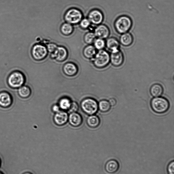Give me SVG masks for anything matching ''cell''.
Instances as JSON below:
<instances>
[{"label":"cell","mask_w":174,"mask_h":174,"mask_svg":"<svg viewBox=\"0 0 174 174\" xmlns=\"http://www.w3.org/2000/svg\"><path fill=\"white\" fill-rule=\"evenodd\" d=\"M133 25L132 20L128 16L123 15L118 17L114 22V27L117 32L122 34L128 33Z\"/></svg>","instance_id":"obj_1"},{"label":"cell","mask_w":174,"mask_h":174,"mask_svg":"<svg viewBox=\"0 0 174 174\" xmlns=\"http://www.w3.org/2000/svg\"><path fill=\"white\" fill-rule=\"evenodd\" d=\"M150 106L154 112L158 114H163L168 111L170 107L168 100L164 97H158L152 99Z\"/></svg>","instance_id":"obj_2"},{"label":"cell","mask_w":174,"mask_h":174,"mask_svg":"<svg viewBox=\"0 0 174 174\" xmlns=\"http://www.w3.org/2000/svg\"><path fill=\"white\" fill-rule=\"evenodd\" d=\"M95 67L99 69L106 67L110 63V54L104 49L100 50L92 59Z\"/></svg>","instance_id":"obj_3"},{"label":"cell","mask_w":174,"mask_h":174,"mask_svg":"<svg viewBox=\"0 0 174 174\" xmlns=\"http://www.w3.org/2000/svg\"><path fill=\"white\" fill-rule=\"evenodd\" d=\"M26 78L24 74L20 71H15L8 78L7 82L11 88H19L25 83Z\"/></svg>","instance_id":"obj_4"},{"label":"cell","mask_w":174,"mask_h":174,"mask_svg":"<svg viewBox=\"0 0 174 174\" xmlns=\"http://www.w3.org/2000/svg\"><path fill=\"white\" fill-rule=\"evenodd\" d=\"M82 110L88 115L95 114L98 111V102L92 98L88 97L83 99L81 102Z\"/></svg>","instance_id":"obj_5"},{"label":"cell","mask_w":174,"mask_h":174,"mask_svg":"<svg viewBox=\"0 0 174 174\" xmlns=\"http://www.w3.org/2000/svg\"><path fill=\"white\" fill-rule=\"evenodd\" d=\"M83 14L81 11L75 8L68 10L64 15V19L66 22L71 25L79 23L83 19Z\"/></svg>","instance_id":"obj_6"},{"label":"cell","mask_w":174,"mask_h":174,"mask_svg":"<svg viewBox=\"0 0 174 174\" xmlns=\"http://www.w3.org/2000/svg\"><path fill=\"white\" fill-rule=\"evenodd\" d=\"M48 53L46 47L41 44H35L31 49V54L33 58L38 61L45 59Z\"/></svg>","instance_id":"obj_7"},{"label":"cell","mask_w":174,"mask_h":174,"mask_svg":"<svg viewBox=\"0 0 174 174\" xmlns=\"http://www.w3.org/2000/svg\"><path fill=\"white\" fill-rule=\"evenodd\" d=\"M88 19L92 24L98 25L101 24L103 21L104 15L101 10L94 9L89 13Z\"/></svg>","instance_id":"obj_8"},{"label":"cell","mask_w":174,"mask_h":174,"mask_svg":"<svg viewBox=\"0 0 174 174\" xmlns=\"http://www.w3.org/2000/svg\"><path fill=\"white\" fill-rule=\"evenodd\" d=\"M51 57L52 59H54L57 62H63L67 58L68 51L65 47L57 46L56 51L51 54Z\"/></svg>","instance_id":"obj_9"},{"label":"cell","mask_w":174,"mask_h":174,"mask_svg":"<svg viewBox=\"0 0 174 174\" xmlns=\"http://www.w3.org/2000/svg\"><path fill=\"white\" fill-rule=\"evenodd\" d=\"M124 60L123 53L120 49L111 52L110 54V61L115 67H120L122 65Z\"/></svg>","instance_id":"obj_10"},{"label":"cell","mask_w":174,"mask_h":174,"mask_svg":"<svg viewBox=\"0 0 174 174\" xmlns=\"http://www.w3.org/2000/svg\"><path fill=\"white\" fill-rule=\"evenodd\" d=\"M68 115L67 111L60 110L58 112L55 113L53 117L54 123L58 126L65 125L68 122Z\"/></svg>","instance_id":"obj_11"},{"label":"cell","mask_w":174,"mask_h":174,"mask_svg":"<svg viewBox=\"0 0 174 174\" xmlns=\"http://www.w3.org/2000/svg\"><path fill=\"white\" fill-rule=\"evenodd\" d=\"M110 30L108 26L104 24L98 25L95 29L94 33L96 38L105 39L108 38L110 34Z\"/></svg>","instance_id":"obj_12"},{"label":"cell","mask_w":174,"mask_h":174,"mask_svg":"<svg viewBox=\"0 0 174 174\" xmlns=\"http://www.w3.org/2000/svg\"><path fill=\"white\" fill-rule=\"evenodd\" d=\"M83 122L82 116L78 112L71 113L68 115V122L73 127H79Z\"/></svg>","instance_id":"obj_13"},{"label":"cell","mask_w":174,"mask_h":174,"mask_svg":"<svg viewBox=\"0 0 174 174\" xmlns=\"http://www.w3.org/2000/svg\"><path fill=\"white\" fill-rule=\"evenodd\" d=\"M13 102L12 96L8 92L3 91L0 93V106L8 108L11 106Z\"/></svg>","instance_id":"obj_14"},{"label":"cell","mask_w":174,"mask_h":174,"mask_svg":"<svg viewBox=\"0 0 174 174\" xmlns=\"http://www.w3.org/2000/svg\"><path fill=\"white\" fill-rule=\"evenodd\" d=\"M120 164L118 161L114 159L108 160L105 163V170L110 174L117 173L120 169Z\"/></svg>","instance_id":"obj_15"},{"label":"cell","mask_w":174,"mask_h":174,"mask_svg":"<svg viewBox=\"0 0 174 174\" xmlns=\"http://www.w3.org/2000/svg\"><path fill=\"white\" fill-rule=\"evenodd\" d=\"M63 70L66 75L68 77H73L77 75L78 68L74 63L68 62L63 66Z\"/></svg>","instance_id":"obj_16"},{"label":"cell","mask_w":174,"mask_h":174,"mask_svg":"<svg viewBox=\"0 0 174 174\" xmlns=\"http://www.w3.org/2000/svg\"><path fill=\"white\" fill-rule=\"evenodd\" d=\"M105 46L111 52L117 51L120 49V42L115 38H109L105 42Z\"/></svg>","instance_id":"obj_17"},{"label":"cell","mask_w":174,"mask_h":174,"mask_svg":"<svg viewBox=\"0 0 174 174\" xmlns=\"http://www.w3.org/2000/svg\"><path fill=\"white\" fill-rule=\"evenodd\" d=\"M133 37L130 33L128 32L123 33L120 36V43L123 46L128 47L131 46L133 44Z\"/></svg>","instance_id":"obj_18"},{"label":"cell","mask_w":174,"mask_h":174,"mask_svg":"<svg viewBox=\"0 0 174 174\" xmlns=\"http://www.w3.org/2000/svg\"><path fill=\"white\" fill-rule=\"evenodd\" d=\"M101 123L100 118L95 114L89 115L87 118V124L89 128H91L95 129L98 127Z\"/></svg>","instance_id":"obj_19"},{"label":"cell","mask_w":174,"mask_h":174,"mask_svg":"<svg viewBox=\"0 0 174 174\" xmlns=\"http://www.w3.org/2000/svg\"><path fill=\"white\" fill-rule=\"evenodd\" d=\"M72 102L69 98L63 97L59 100L58 104L61 110L68 111L70 108Z\"/></svg>","instance_id":"obj_20"},{"label":"cell","mask_w":174,"mask_h":174,"mask_svg":"<svg viewBox=\"0 0 174 174\" xmlns=\"http://www.w3.org/2000/svg\"><path fill=\"white\" fill-rule=\"evenodd\" d=\"M164 91L163 86L158 83L154 84L150 89V92L151 95L154 97H160Z\"/></svg>","instance_id":"obj_21"},{"label":"cell","mask_w":174,"mask_h":174,"mask_svg":"<svg viewBox=\"0 0 174 174\" xmlns=\"http://www.w3.org/2000/svg\"><path fill=\"white\" fill-rule=\"evenodd\" d=\"M97 53L96 49L94 46L89 45L84 48L83 54L84 57L87 59H92Z\"/></svg>","instance_id":"obj_22"},{"label":"cell","mask_w":174,"mask_h":174,"mask_svg":"<svg viewBox=\"0 0 174 174\" xmlns=\"http://www.w3.org/2000/svg\"><path fill=\"white\" fill-rule=\"evenodd\" d=\"M18 93L22 98H27L30 97L32 93V91L30 87L23 85L18 89Z\"/></svg>","instance_id":"obj_23"},{"label":"cell","mask_w":174,"mask_h":174,"mask_svg":"<svg viewBox=\"0 0 174 174\" xmlns=\"http://www.w3.org/2000/svg\"><path fill=\"white\" fill-rule=\"evenodd\" d=\"M60 30L63 35L66 36H69L73 33V25L66 22L62 25Z\"/></svg>","instance_id":"obj_24"},{"label":"cell","mask_w":174,"mask_h":174,"mask_svg":"<svg viewBox=\"0 0 174 174\" xmlns=\"http://www.w3.org/2000/svg\"><path fill=\"white\" fill-rule=\"evenodd\" d=\"M98 110L102 113H107L111 109V105L109 101L106 100H102L98 103Z\"/></svg>","instance_id":"obj_25"},{"label":"cell","mask_w":174,"mask_h":174,"mask_svg":"<svg viewBox=\"0 0 174 174\" xmlns=\"http://www.w3.org/2000/svg\"><path fill=\"white\" fill-rule=\"evenodd\" d=\"M93 44L95 48L98 51L104 49L105 47V41L104 39L96 38Z\"/></svg>","instance_id":"obj_26"},{"label":"cell","mask_w":174,"mask_h":174,"mask_svg":"<svg viewBox=\"0 0 174 174\" xmlns=\"http://www.w3.org/2000/svg\"><path fill=\"white\" fill-rule=\"evenodd\" d=\"M96 38L94 33L89 32L87 33L84 36V42L89 45H91L93 43Z\"/></svg>","instance_id":"obj_27"},{"label":"cell","mask_w":174,"mask_h":174,"mask_svg":"<svg viewBox=\"0 0 174 174\" xmlns=\"http://www.w3.org/2000/svg\"><path fill=\"white\" fill-rule=\"evenodd\" d=\"M91 23L88 18H84L81 20L80 22V27L84 30L87 29L89 27Z\"/></svg>","instance_id":"obj_28"},{"label":"cell","mask_w":174,"mask_h":174,"mask_svg":"<svg viewBox=\"0 0 174 174\" xmlns=\"http://www.w3.org/2000/svg\"><path fill=\"white\" fill-rule=\"evenodd\" d=\"M79 109V106L77 103L75 101H72L70 108L68 112L71 113L78 112Z\"/></svg>","instance_id":"obj_29"},{"label":"cell","mask_w":174,"mask_h":174,"mask_svg":"<svg viewBox=\"0 0 174 174\" xmlns=\"http://www.w3.org/2000/svg\"><path fill=\"white\" fill-rule=\"evenodd\" d=\"M46 47L47 51L51 54L56 51L57 46L56 44L54 43H51L47 45Z\"/></svg>","instance_id":"obj_30"},{"label":"cell","mask_w":174,"mask_h":174,"mask_svg":"<svg viewBox=\"0 0 174 174\" xmlns=\"http://www.w3.org/2000/svg\"><path fill=\"white\" fill-rule=\"evenodd\" d=\"M168 174H174V161H171L169 163L167 168Z\"/></svg>","instance_id":"obj_31"},{"label":"cell","mask_w":174,"mask_h":174,"mask_svg":"<svg viewBox=\"0 0 174 174\" xmlns=\"http://www.w3.org/2000/svg\"><path fill=\"white\" fill-rule=\"evenodd\" d=\"M61 110L58 104H55L52 105L51 107L52 111L54 113L58 112Z\"/></svg>","instance_id":"obj_32"},{"label":"cell","mask_w":174,"mask_h":174,"mask_svg":"<svg viewBox=\"0 0 174 174\" xmlns=\"http://www.w3.org/2000/svg\"><path fill=\"white\" fill-rule=\"evenodd\" d=\"M109 102L110 105L114 106L117 103V100L114 98H111L109 100Z\"/></svg>","instance_id":"obj_33"},{"label":"cell","mask_w":174,"mask_h":174,"mask_svg":"<svg viewBox=\"0 0 174 174\" xmlns=\"http://www.w3.org/2000/svg\"><path fill=\"white\" fill-rule=\"evenodd\" d=\"M23 174H33L32 173H31L30 172H25Z\"/></svg>","instance_id":"obj_34"},{"label":"cell","mask_w":174,"mask_h":174,"mask_svg":"<svg viewBox=\"0 0 174 174\" xmlns=\"http://www.w3.org/2000/svg\"><path fill=\"white\" fill-rule=\"evenodd\" d=\"M1 159H0V166H1Z\"/></svg>","instance_id":"obj_35"},{"label":"cell","mask_w":174,"mask_h":174,"mask_svg":"<svg viewBox=\"0 0 174 174\" xmlns=\"http://www.w3.org/2000/svg\"><path fill=\"white\" fill-rule=\"evenodd\" d=\"M0 174H4L3 173H2V172L0 171Z\"/></svg>","instance_id":"obj_36"}]
</instances>
